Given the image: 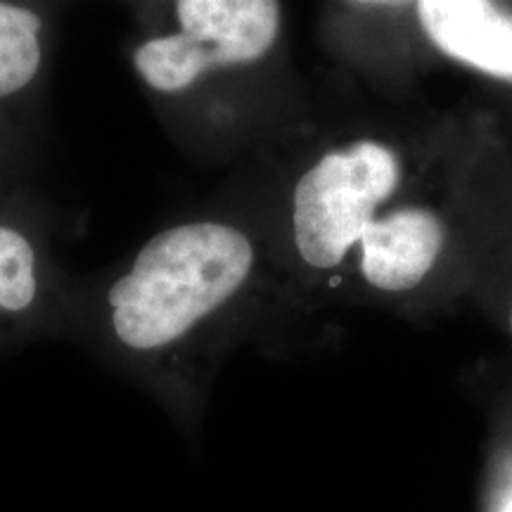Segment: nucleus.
<instances>
[{
	"label": "nucleus",
	"mask_w": 512,
	"mask_h": 512,
	"mask_svg": "<svg viewBox=\"0 0 512 512\" xmlns=\"http://www.w3.org/2000/svg\"><path fill=\"white\" fill-rule=\"evenodd\" d=\"M254 233L223 216H183L150 233L117 266L76 280L72 318L140 368L174 366L233 309L259 273Z\"/></svg>",
	"instance_id": "nucleus-1"
},
{
	"label": "nucleus",
	"mask_w": 512,
	"mask_h": 512,
	"mask_svg": "<svg viewBox=\"0 0 512 512\" xmlns=\"http://www.w3.org/2000/svg\"><path fill=\"white\" fill-rule=\"evenodd\" d=\"M283 38L280 0H162L140 8L126 62L181 140L228 126L235 83L266 72Z\"/></svg>",
	"instance_id": "nucleus-2"
},
{
	"label": "nucleus",
	"mask_w": 512,
	"mask_h": 512,
	"mask_svg": "<svg viewBox=\"0 0 512 512\" xmlns=\"http://www.w3.org/2000/svg\"><path fill=\"white\" fill-rule=\"evenodd\" d=\"M401 185V159L377 140L332 147L294 178L287 235L299 266L335 271Z\"/></svg>",
	"instance_id": "nucleus-3"
},
{
	"label": "nucleus",
	"mask_w": 512,
	"mask_h": 512,
	"mask_svg": "<svg viewBox=\"0 0 512 512\" xmlns=\"http://www.w3.org/2000/svg\"><path fill=\"white\" fill-rule=\"evenodd\" d=\"M76 280L62 271L53 247V219L38 192L0 204V342L74 311Z\"/></svg>",
	"instance_id": "nucleus-4"
},
{
	"label": "nucleus",
	"mask_w": 512,
	"mask_h": 512,
	"mask_svg": "<svg viewBox=\"0 0 512 512\" xmlns=\"http://www.w3.org/2000/svg\"><path fill=\"white\" fill-rule=\"evenodd\" d=\"M57 46V0H0V119L38 138Z\"/></svg>",
	"instance_id": "nucleus-5"
},
{
	"label": "nucleus",
	"mask_w": 512,
	"mask_h": 512,
	"mask_svg": "<svg viewBox=\"0 0 512 512\" xmlns=\"http://www.w3.org/2000/svg\"><path fill=\"white\" fill-rule=\"evenodd\" d=\"M444 245V221L432 209H392L375 216L358 240L361 273L375 290L408 292L432 273Z\"/></svg>",
	"instance_id": "nucleus-6"
},
{
	"label": "nucleus",
	"mask_w": 512,
	"mask_h": 512,
	"mask_svg": "<svg viewBox=\"0 0 512 512\" xmlns=\"http://www.w3.org/2000/svg\"><path fill=\"white\" fill-rule=\"evenodd\" d=\"M432 46L465 67L512 83V17L491 0H415Z\"/></svg>",
	"instance_id": "nucleus-7"
},
{
	"label": "nucleus",
	"mask_w": 512,
	"mask_h": 512,
	"mask_svg": "<svg viewBox=\"0 0 512 512\" xmlns=\"http://www.w3.org/2000/svg\"><path fill=\"white\" fill-rule=\"evenodd\" d=\"M36 145V136L0 119V204L38 192Z\"/></svg>",
	"instance_id": "nucleus-8"
},
{
	"label": "nucleus",
	"mask_w": 512,
	"mask_h": 512,
	"mask_svg": "<svg viewBox=\"0 0 512 512\" xmlns=\"http://www.w3.org/2000/svg\"><path fill=\"white\" fill-rule=\"evenodd\" d=\"M491 512H512V458L505 463L501 475H498Z\"/></svg>",
	"instance_id": "nucleus-9"
},
{
	"label": "nucleus",
	"mask_w": 512,
	"mask_h": 512,
	"mask_svg": "<svg viewBox=\"0 0 512 512\" xmlns=\"http://www.w3.org/2000/svg\"><path fill=\"white\" fill-rule=\"evenodd\" d=\"M354 3H361V5H406V3H413V0H354Z\"/></svg>",
	"instance_id": "nucleus-10"
},
{
	"label": "nucleus",
	"mask_w": 512,
	"mask_h": 512,
	"mask_svg": "<svg viewBox=\"0 0 512 512\" xmlns=\"http://www.w3.org/2000/svg\"><path fill=\"white\" fill-rule=\"evenodd\" d=\"M133 3L138 5V8H147V5H155V3H162V0H133Z\"/></svg>",
	"instance_id": "nucleus-11"
},
{
	"label": "nucleus",
	"mask_w": 512,
	"mask_h": 512,
	"mask_svg": "<svg viewBox=\"0 0 512 512\" xmlns=\"http://www.w3.org/2000/svg\"><path fill=\"white\" fill-rule=\"evenodd\" d=\"M510 335H512V309H510Z\"/></svg>",
	"instance_id": "nucleus-12"
}]
</instances>
